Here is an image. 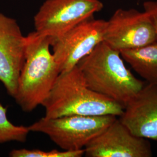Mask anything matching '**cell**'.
Returning a JSON list of instances; mask_svg holds the SVG:
<instances>
[{
	"label": "cell",
	"mask_w": 157,
	"mask_h": 157,
	"mask_svg": "<svg viewBox=\"0 0 157 157\" xmlns=\"http://www.w3.org/2000/svg\"><path fill=\"white\" fill-rule=\"evenodd\" d=\"M117 119L113 115H69L41 118L29 126L30 132L45 134L65 151L84 149Z\"/></svg>",
	"instance_id": "277c9868"
},
{
	"label": "cell",
	"mask_w": 157,
	"mask_h": 157,
	"mask_svg": "<svg viewBox=\"0 0 157 157\" xmlns=\"http://www.w3.org/2000/svg\"><path fill=\"white\" fill-rule=\"evenodd\" d=\"M88 157H150L148 139L137 136L117 118L84 148Z\"/></svg>",
	"instance_id": "ba28073f"
},
{
	"label": "cell",
	"mask_w": 157,
	"mask_h": 157,
	"mask_svg": "<svg viewBox=\"0 0 157 157\" xmlns=\"http://www.w3.org/2000/svg\"><path fill=\"white\" fill-rule=\"evenodd\" d=\"M120 54L148 84L157 85V41L140 47L121 50Z\"/></svg>",
	"instance_id": "8fae6325"
},
{
	"label": "cell",
	"mask_w": 157,
	"mask_h": 157,
	"mask_svg": "<svg viewBox=\"0 0 157 157\" xmlns=\"http://www.w3.org/2000/svg\"><path fill=\"white\" fill-rule=\"evenodd\" d=\"M26 44L17 21L0 13V82L12 97L25 61Z\"/></svg>",
	"instance_id": "9c48e42d"
},
{
	"label": "cell",
	"mask_w": 157,
	"mask_h": 157,
	"mask_svg": "<svg viewBox=\"0 0 157 157\" xmlns=\"http://www.w3.org/2000/svg\"><path fill=\"white\" fill-rule=\"evenodd\" d=\"M156 41V32L145 12L119 8L107 21L104 41L119 52Z\"/></svg>",
	"instance_id": "52a82bcc"
},
{
	"label": "cell",
	"mask_w": 157,
	"mask_h": 157,
	"mask_svg": "<svg viewBox=\"0 0 157 157\" xmlns=\"http://www.w3.org/2000/svg\"><path fill=\"white\" fill-rule=\"evenodd\" d=\"M144 12L148 15L157 37V1H147L143 3Z\"/></svg>",
	"instance_id": "5bb4252c"
},
{
	"label": "cell",
	"mask_w": 157,
	"mask_h": 157,
	"mask_svg": "<svg viewBox=\"0 0 157 157\" xmlns=\"http://www.w3.org/2000/svg\"><path fill=\"white\" fill-rule=\"evenodd\" d=\"M103 6L100 0H45L34 17L35 31L56 39L93 17Z\"/></svg>",
	"instance_id": "5b68a950"
},
{
	"label": "cell",
	"mask_w": 157,
	"mask_h": 157,
	"mask_svg": "<svg viewBox=\"0 0 157 157\" xmlns=\"http://www.w3.org/2000/svg\"><path fill=\"white\" fill-rule=\"evenodd\" d=\"M26 38L25 61L13 97L25 112H31L48 97L60 74L50 51L51 38L34 31Z\"/></svg>",
	"instance_id": "3957f363"
},
{
	"label": "cell",
	"mask_w": 157,
	"mask_h": 157,
	"mask_svg": "<svg viewBox=\"0 0 157 157\" xmlns=\"http://www.w3.org/2000/svg\"><path fill=\"white\" fill-rule=\"evenodd\" d=\"M120 117L133 134L157 141V85H144Z\"/></svg>",
	"instance_id": "30bf717a"
},
{
	"label": "cell",
	"mask_w": 157,
	"mask_h": 157,
	"mask_svg": "<svg viewBox=\"0 0 157 157\" xmlns=\"http://www.w3.org/2000/svg\"><path fill=\"white\" fill-rule=\"evenodd\" d=\"M106 27L107 21L91 17L60 37L51 39L52 54L60 73L75 67L104 41Z\"/></svg>",
	"instance_id": "8992f818"
},
{
	"label": "cell",
	"mask_w": 157,
	"mask_h": 157,
	"mask_svg": "<svg viewBox=\"0 0 157 157\" xmlns=\"http://www.w3.org/2000/svg\"><path fill=\"white\" fill-rule=\"evenodd\" d=\"M45 117L69 115L121 117L124 107L91 90L78 66L61 73L43 102Z\"/></svg>",
	"instance_id": "7a4b0ae2"
},
{
	"label": "cell",
	"mask_w": 157,
	"mask_h": 157,
	"mask_svg": "<svg viewBox=\"0 0 157 157\" xmlns=\"http://www.w3.org/2000/svg\"><path fill=\"white\" fill-rule=\"evenodd\" d=\"M84 155V150L76 151H43L38 149H15L10 152L11 157H81Z\"/></svg>",
	"instance_id": "4fadbf2b"
},
{
	"label": "cell",
	"mask_w": 157,
	"mask_h": 157,
	"mask_svg": "<svg viewBox=\"0 0 157 157\" xmlns=\"http://www.w3.org/2000/svg\"><path fill=\"white\" fill-rule=\"evenodd\" d=\"M77 66L89 89L124 107L145 85L126 67L120 52L104 41Z\"/></svg>",
	"instance_id": "6da1fadb"
},
{
	"label": "cell",
	"mask_w": 157,
	"mask_h": 157,
	"mask_svg": "<svg viewBox=\"0 0 157 157\" xmlns=\"http://www.w3.org/2000/svg\"><path fill=\"white\" fill-rule=\"evenodd\" d=\"M29 132L28 126L12 124L7 117V108L0 104V143L11 141L24 143Z\"/></svg>",
	"instance_id": "7c38bea8"
}]
</instances>
